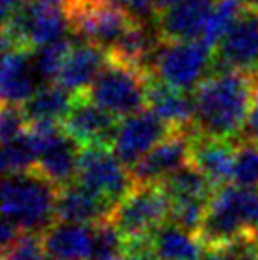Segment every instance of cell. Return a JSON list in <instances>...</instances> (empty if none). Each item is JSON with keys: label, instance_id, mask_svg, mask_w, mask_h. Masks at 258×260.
Returning a JSON list of instances; mask_svg holds the SVG:
<instances>
[{"label": "cell", "instance_id": "cell-13", "mask_svg": "<svg viewBox=\"0 0 258 260\" xmlns=\"http://www.w3.org/2000/svg\"><path fill=\"white\" fill-rule=\"evenodd\" d=\"M192 129H175L154 146L144 158H141L131 169L135 184H156L165 177L175 173L182 166L190 164V152L194 141Z\"/></svg>", "mask_w": 258, "mask_h": 260}, {"label": "cell", "instance_id": "cell-23", "mask_svg": "<svg viewBox=\"0 0 258 260\" xmlns=\"http://www.w3.org/2000/svg\"><path fill=\"white\" fill-rule=\"evenodd\" d=\"M74 95L76 93L64 89L57 82L40 86L27 101L23 103V110H25V116L29 120V125L40 122L63 123L69 110L72 109Z\"/></svg>", "mask_w": 258, "mask_h": 260}, {"label": "cell", "instance_id": "cell-10", "mask_svg": "<svg viewBox=\"0 0 258 260\" xmlns=\"http://www.w3.org/2000/svg\"><path fill=\"white\" fill-rule=\"evenodd\" d=\"M215 71L258 73V10L243 8L215 50Z\"/></svg>", "mask_w": 258, "mask_h": 260}, {"label": "cell", "instance_id": "cell-20", "mask_svg": "<svg viewBox=\"0 0 258 260\" xmlns=\"http://www.w3.org/2000/svg\"><path fill=\"white\" fill-rule=\"evenodd\" d=\"M50 260H87L91 253L93 228L76 222H53L42 234Z\"/></svg>", "mask_w": 258, "mask_h": 260}, {"label": "cell", "instance_id": "cell-5", "mask_svg": "<svg viewBox=\"0 0 258 260\" xmlns=\"http://www.w3.org/2000/svg\"><path fill=\"white\" fill-rule=\"evenodd\" d=\"M171 217V202L165 188L156 184H135L110 215V220L127 239L129 247L146 243L154 232Z\"/></svg>", "mask_w": 258, "mask_h": 260}, {"label": "cell", "instance_id": "cell-17", "mask_svg": "<svg viewBox=\"0 0 258 260\" xmlns=\"http://www.w3.org/2000/svg\"><path fill=\"white\" fill-rule=\"evenodd\" d=\"M237 143L230 139L203 137L194 133L190 164L215 182L216 188L232 184Z\"/></svg>", "mask_w": 258, "mask_h": 260}, {"label": "cell", "instance_id": "cell-30", "mask_svg": "<svg viewBox=\"0 0 258 260\" xmlns=\"http://www.w3.org/2000/svg\"><path fill=\"white\" fill-rule=\"evenodd\" d=\"M0 260H50L44 249L42 234L21 232L17 239L2 253Z\"/></svg>", "mask_w": 258, "mask_h": 260}, {"label": "cell", "instance_id": "cell-18", "mask_svg": "<svg viewBox=\"0 0 258 260\" xmlns=\"http://www.w3.org/2000/svg\"><path fill=\"white\" fill-rule=\"evenodd\" d=\"M107 59L108 51L105 48L82 42L80 46L72 48L55 82L72 93H84L99 76Z\"/></svg>", "mask_w": 258, "mask_h": 260}, {"label": "cell", "instance_id": "cell-27", "mask_svg": "<svg viewBox=\"0 0 258 260\" xmlns=\"http://www.w3.org/2000/svg\"><path fill=\"white\" fill-rule=\"evenodd\" d=\"M71 51L72 42L69 38H61L57 42L46 44L42 48H38L35 51V65L40 80L46 84L55 82Z\"/></svg>", "mask_w": 258, "mask_h": 260}, {"label": "cell", "instance_id": "cell-33", "mask_svg": "<svg viewBox=\"0 0 258 260\" xmlns=\"http://www.w3.org/2000/svg\"><path fill=\"white\" fill-rule=\"evenodd\" d=\"M19 234H21V230H19L15 224H12L8 218H4L0 215V256H2V253L17 239Z\"/></svg>", "mask_w": 258, "mask_h": 260}, {"label": "cell", "instance_id": "cell-16", "mask_svg": "<svg viewBox=\"0 0 258 260\" xmlns=\"http://www.w3.org/2000/svg\"><path fill=\"white\" fill-rule=\"evenodd\" d=\"M216 0H177L158 17L162 40H200Z\"/></svg>", "mask_w": 258, "mask_h": 260}, {"label": "cell", "instance_id": "cell-9", "mask_svg": "<svg viewBox=\"0 0 258 260\" xmlns=\"http://www.w3.org/2000/svg\"><path fill=\"white\" fill-rule=\"evenodd\" d=\"M76 181L114 207L135 188L131 169L108 146H84L80 150Z\"/></svg>", "mask_w": 258, "mask_h": 260}, {"label": "cell", "instance_id": "cell-1", "mask_svg": "<svg viewBox=\"0 0 258 260\" xmlns=\"http://www.w3.org/2000/svg\"><path fill=\"white\" fill-rule=\"evenodd\" d=\"M258 91V73L213 71L194 89V131L203 137L239 139Z\"/></svg>", "mask_w": 258, "mask_h": 260}, {"label": "cell", "instance_id": "cell-26", "mask_svg": "<svg viewBox=\"0 0 258 260\" xmlns=\"http://www.w3.org/2000/svg\"><path fill=\"white\" fill-rule=\"evenodd\" d=\"M241 0H216L213 12L209 15L207 25L201 35V42H205L211 50H216L226 32L232 29V25L237 21V17L243 12Z\"/></svg>", "mask_w": 258, "mask_h": 260}, {"label": "cell", "instance_id": "cell-14", "mask_svg": "<svg viewBox=\"0 0 258 260\" xmlns=\"http://www.w3.org/2000/svg\"><path fill=\"white\" fill-rule=\"evenodd\" d=\"M114 205L105 198L95 194L93 190L72 181L59 188L55 202V218L59 222H76L93 226V224L110 218Z\"/></svg>", "mask_w": 258, "mask_h": 260}, {"label": "cell", "instance_id": "cell-24", "mask_svg": "<svg viewBox=\"0 0 258 260\" xmlns=\"http://www.w3.org/2000/svg\"><path fill=\"white\" fill-rule=\"evenodd\" d=\"M91 228H93V241L87 260H122L129 253L127 239L110 218L93 224Z\"/></svg>", "mask_w": 258, "mask_h": 260}, {"label": "cell", "instance_id": "cell-32", "mask_svg": "<svg viewBox=\"0 0 258 260\" xmlns=\"http://www.w3.org/2000/svg\"><path fill=\"white\" fill-rule=\"evenodd\" d=\"M239 143H258V91L252 103V109L247 116V122L243 125V131L239 135Z\"/></svg>", "mask_w": 258, "mask_h": 260}, {"label": "cell", "instance_id": "cell-21", "mask_svg": "<svg viewBox=\"0 0 258 260\" xmlns=\"http://www.w3.org/2000/svg\"><path fill=\"white\" fill-rule=\"evenodd\" d=\"M156 260H201L207 253L196 232L167 222L154 232L148 241Z\"/></svg>", "mask_w": 258, "mask_h": 260}, {"label": "cell", "instance_id": "cell-4", "mask_svg": "<svg viewBox=\"0 0 258 260\" xmlns=\"http://www.w3.org/2000/svg\"><path fill=\"white\" fill-rule=\"evenodd\" d=\"M150 80V71L108 53L107 63L87 89V95L116 118H127L146 110Z\"/></svg>", "mask_w": 258, "mask_h": 260}, {"label": "cell", "instance_id": "cell-36", "mask_svg": "<svg viewBox=\"0 0 258 260\" xmlns=\"http://www.w3.org/2000/svg\"><path fill=\"white\" fill-rule=\"evenodd\" d=\"M177 0H154V4H156V8H158V12L162 14V12H165L167 8L171 6V4H175Z\"/></svg>", "mask_w": 258, "mask_h": 260}, {"label": "cell", "instance_id": "cell-2", "mask_svg": "<svg viewBox=\"0 0 258 260\" xmlns=\"http://www.w3.org/2000/svg\"><path fill=\"white\" fill-rule=\"evenodd\" d=\"M256 226L258 188L226 184L211 198L205 217L196 234L205 251H220L245 238L254 239Z\"/></svg>", "mask_w": 258, "mask_h": 260}, {"label": "cell", "instance_id": "cell-37", "mask_svg": "<svg viewBox=\"0 0 258 260\" xmlns=\"http://www.w3.org/2000/svg\"><path fill=\"white\" fill-rule=\"evenodd\" d=\"M241 4L245 8H252V10H258V0H241Z\"/></svg>", "mask_w": 258, "mask_h": 260}, {"label": "cell", "instance_id": "cell-8", "mask_svg": "<svg viewBox=\"0 0 258 260\" xmlns=\"http://www.w3.org/2000/svg\"><path fill=\"white\" fill-rule=\"evenodd\" d=\"M29 131L36 145V171L57 188L71 184L78 173V143L63 129V123H30Z\"/></svg>", "mask_w": 258, "mask_h": 260}, {"label": "cell", "instance_id": "cell-35", "mask_svg": "<svg viewBox=\"0 0 258 260\" xmlns=\"http://www.w3.org/2000/svg\"><path fill=\"white\" fill-rule=\"evenodd\" d=\"M12 48H14V44H12L10 37L6 35V30L0 29V55H2V53H6L8 50H12Z\"/></svg>", "mask_w": 258, "mask_h": 260}, {"label": "cell", "instance_id": "cell-15", "mask_svg": "<svg viewBox=\"0 0 258 260\" xmlns=\"http://www.w3.org/2000/svg\"><path fill=\"white\" fill-rule=\"evenodd\" d=\"M35 51L12 48L0 55V99L25 103L40 87Z\"/></svg>", "mask_w": 258, "mask_h": 260}, {"label": "cell", "instance_id": "cell-19", "mask_svg": "<svg viewBox=\"0 0 258 260\" xmlns=\"http://www.w3.org/2000/svg\"><path fill=\"white\" fill-rule=\"evenodd\" d=\"M148 109L158 114L171 129L194 127V93L165 84L152 74L148 86Z\"/></svg>", "mask_w": 258, "mask_h": 260}, {"label": "cell", "instance_id": "cell-6", "mask_svg": "<svg viewBox=\"0 0 258 260\" xmlns=\"http://www.w3.org/2000/svg\"><path fill=\"white\" fill-rule=\"evenodd\" d=\"M2 29L19 50L35 51L57 42L71 30L69 0H25Z\"/></svg>", "mask_w": 258, "mask_h": 260}, {"label": "cell", "instance_id": "cell-31", "mask_svg": "<svg viewBox=\"0 0 258 260\" xmlns=\"http://www.w3.org/2000/svg\"><path fill=\"white\" fill-rule=\"evenodd\" d=\"M131 21L141 25H158L159 12L154 0H110Z\"/></svg>", "mask_w": 258, "mask_h": 260}, {"label": "cell", "instance_id": "cell-12", "mask_svg": "<svg viewBox=\"0 0 258 260\" xmlns=\"http://www.w3.org/2000/svg\"><path fill=\"white\" fill-rule=\"evenodd\" d=\"M171 131L167 123L150 109L123 118L116 131L112 150L127 167H133Z\"/></svg>", "mask_w": 258, "mask_h": 260}, {"label": "cell", "instance_id": "cell-25", "mask_svg": "<svg viewBox=\"0 0 258 260\" xmlns=\"http://www.w3.org/2000/svg\"><path fill=\"white\" fill-rule=\"evenodd\" d=\"M36 166V145L30 131L10 143L0 145V179L8 175L29 171Z\"/></svg>", "mask_w": 258, "mask_h": 260}, {"label": "cell", "instance_id": "cell-38", "mask_svg": "<svg viewBox=\"0 0 258 260\" xmlns=\"http://www.w3.org/2000/svg\"><path fill=\"white\" fill-rule=\"evenodd\" d=\"M254 260H258V253H256V258H254Z\"/></svg>", "mask_w": 258, "mask_h": 260}, {"label": "cell", "instance_id": "cell-29", "mask_svg": "<svg viewBox=\"0 0 258 260\" xmlns=\"http://www.w3.org/2000/svg\"><path fill=\"white\" fill-rule=\"evenodd\" d=\"M29 131V120L21 103L0 99V145L10 143Z\"/></svg>", "mask_w": 258, "mask_h": 260}, {"label": "cell", "instance_id": "cell-7", "mask_svg": "<svg viewBox=\"0 0 258 260\" xmlns=\"http://www.w3.org/2000/svg\"><path fill=\"white\" fill-rule=\"evenodd\" d=\"M215 50L201 40H162L150 61V73L179 89H196L211 74Z\"/></svg>", "mask_w": 258, "mask_h": 260}, {"label": "cell", "instance_id": "cell-11", "mask_svg": "<svg viewBox=\"0 0 258 260\" xmlns=\"http://www.w3.org/2000/svg\"><path fill=\"white\" fill-rule=\"evenodd\" d=\"M118 118L112 112L105 110L97 103L84 93L74 95L72 109L63 120V129L71 135L82 148L84 146H108L112 148Z\"/></svg>", "mask_w": 258, "mask_h": 260}, {"label": "cell", "instance_id": "cell-3", "mask_svg": "<svg viewBox=\"0 0 258 260\" xmlns=\"http://www.w3.org/2000/svg\"><path fill=\"white\" fill-rule=\"evenodd\" d=\"M59 188L35 167L0 179V215L21 232L44 234L55 218Z\"/></svg>", "mask_w": 258, "mask_h": 260}, {"label": "cell", "instance_id": "cell-22", "mask_svg": "<svg viewBox=\"0 0 258 260\" xmlns=\"http://www.w3.org/2000/svg\"><path fill=\"white\" fill-rule=\"evenodd\" d=\"M169 196L171 205L179 203H209L218 188L196 166L186 164L159 182Z\"/></svg>", "mask_w": 258, "mask_h": 260}, {"label": "cell", "instance_id": "cell-34", "mask_svg": "<svg viewBox=\"0 0 258 260\" xmlns=\"http://www.w3.org/2000/svg\"><path fill=\"white\" fill-rule=\"evenodd\" d=\"M122 260H156V258L152 256L150 249H143V251H131Z\"/></svg>", "mask_w": 258, "mask_h": 260}, {"label": "cell", "instance_id": "cell-28", "mask_svg": "<svg viewBox=\"0 0 258 260\" xmlns=\"http://www.w3.org/2000/svg\"><path fill=\"white\" fill-rule=\"evenodd\" d=\"M232 184L258 188V143H237Z\"/></svg>", "mask_w": 258, "mask_h": 260}]
</instances>
